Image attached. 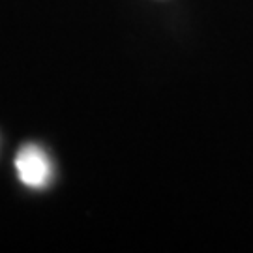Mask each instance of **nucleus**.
Returning a JSON list of instances; mask_svg holds the SVG:
<instances>
[{
    "label": "nucleus",
    "mask_w": 253,
    "mask_h": 253,
    "mask_svg": "<svg viewBox=\"0 0 253 253\" xmlns=\"http://www.w3.org/2000/svg\"><path fill=\"white\" fill-rule=\"evenodd\" d=\"M15 167L21 182L28 188H43L51 176V162L36 145H27L19 150Z\"/></svg>",
    "instance_id": "1"
}]
</instances>
